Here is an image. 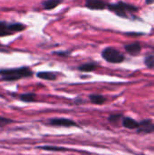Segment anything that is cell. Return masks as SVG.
Here are the masks:
<instances>
[{"label": "cell", "instance_id": "1", "mask_svg": "<svg viewBox=\"0 0 154 155\" xmlns=\"http://www.w3.org/2000/svg\"><path fill=\"white\" fill-rule=\"evenodd\" d=\"M34 72L28 66H21L15 68L0 69V80L5 82H15L24 78L33 76Z\"/></svg>", "mask_w": 154, "mask_h": 155}, {"label": "cell", "instance_id": "2", "mask_svg": "<svg viewBox=\"0 0 154 155\" xmlns=\"http://www.w3.org/2000/svg\"><path fill=\"white\" fill-rule=\"evenodd\" d=\"M107 8L120 17L127 19H137L134 14L138 12V7L133 5L119 1L114 4H109Z\"/></svg>", "mask_w": 154, "mask_h": 155}, {"label": "cell", "instance_id": "3", "mask_svg": "<svg viewBox=\"0 0 154 155\" xmlns=\"http://www.w3.org/2000/svg\"><path fill=\"white\" fill-rule=\"evenodd\" d=\"M26 29V25L19 22L0 21V37L13 35L16 33L23 32Z\"/></svg>", "mask_w": 154, "mask_h": 155}, {"label": "cell", "instance_id": "4", "mask_svg": "<svg viewBox=\"0 0 154 155\" xmlns=\"http://www.w3.org/2000/svg\"><path fill=\"white\" fill-rule=\"evenodd\" d=\"M103 58L111 64H120L125 60V55L113 47H106L102 52Z\"/></svg>", "mask_w": 154, "mask_h": 155}, {"label": "cell", "instance_id": "5", "mask_svg": "<svg viewBox=\"0 0 154 155\" xmlns=\"http://www.w3.org/2000/svg\"><path fill=\"white\" fill-rule=\"evenodd\" d=\"M47 124L54 127H78V124L74 121L66 118H53L47 122Z\"/></svg>", "mask_w": 154, "mask_h": 155}, {"label": "cell", "instance_id": "6", "mask_svg": "<svg viewBox=\"0 0 154 155\" xmlns=\"http://www.w3.org/2000/svg\"><path fill=\"white\" fill-rule=\"evenodd\" d=\"M136 131L141 134H149L154 133V123L151 119H144L140 122V126Z\"/></svg>", "mask_w": 154, "mask_h": 155}, {"label": "cell", "instance_id": "7", "mask_svg": "<svg viewBox=\"0 0 154 155\" xmlns=\"http://www.w3.org/2000/svg\"><path fill=\"white\" fill-rule=\"evenodd\" d=\"M108 5L105 0H85V7L90 10H103Z\"/></svg>", "mask_w": 154, "mask_h": 155}, {"label": "cell", "instance_id": "8", "mask_svg": "<svg viewBox=\"0 0 154 155\" xmlns=\"http://www.w3.org/2000/svg\"><path fill=\"white\" fill-rule=\"evenodd\" d=\"M124 49H125V51L129 54L135 56V55H138L141 53V51H142V45L139 42L131 43V44L125 45H124Z\"/></svg>", "mask_w": 154, "mask_h": 155}, {"label": "cell", "instance_id": "9", "mask_svg": "<svg viewBox=\"0 0 154 155\" xmlns=\"http://www.w3.org/2000/svg\"><path fill=\"white\" fill-rule=\"evenodd\" d=\"M122 124L126 129L137 130L140 126V122H137L131 117H123L122 121Z\"/></svg>", "mask_w": 154, "mask_h": 155}, {"label": "cell", "instance_id": "10", "mask_svg": "<svg viewBox=\"0 0 154 155\" xmlns=\"http://www.w3.org/2000/svg\"><path fill=\"white\" fill-rule=\"evenodd\" d=\"M62 3L63 0H44L42 2V6L44 10H52Z\"/></svg>", "mask_w": 154, "mask_h": 155}, {"label": "cell", "instance_id": "11", "mask_svg": "<svg viewBox=\"0 0 154 155\" xmlns=\"http://www.w3.org/2000/svg\"><path fill=\"white\" fill-rule=\"evenodd\" d=\"M98 66H99V64L96 62H88V63H84V64H81L78 67V70L81 72H93Z\"/></svg>", "mask_w": 154, "mask_h": 155}, {"label": "cell", "instance_id": "12", "mask_svg": "<svg viewBox=\"0 0 154 155\" xmlns=\"http://www.w3.org/2000/svg\"><path fill=\"white\" fill-rule=\"evenodd\" d=\"M36 76L40 79L46 81H55L57 78L56 74L54 72H38L36 74Z\"/></svg>", "mask_w": 154, "mask_h": 155}, {"label": "cell", "instance_id": "13", "mask_svg": "<svg viewBox=\"0 0 154 155\" xmlns=\"http://www.w3.org/2000/svg\"><path fill=\"white\" fill-rule=\"evenodd\" d=\"M89 99L92 104L96 105H102L106 103V97L102 94H91L89 96Z\"/></svg>", "mask_w": 154, "mask_h": 155}, {"label": "cell", "instance_id": "14", "mask_svg": "<svg viewBox=\"0 0 154 155\" xmlns=\"http://www.w3.org/2000/svg\"><path fill=\"white\" fill-rule=\"evenodd\" d=\"M19 100L25 103H33L36 101V94L34 93H25L18 96Z\"/></svg>", "mask_w": 154, "mask_h": 155}, {"label": "cell", "instance_id": "15", "mask_svg": "<svg viewBox=\"0 0 154 155\" xmlns=\"http://www.w3.org/2000/svg\"><path fill=\"white\" fill-rule=\"evenodd\" d=\"M123 117L124 116L122 114H111L108 117V121H109L110 124H112L113 125H115L116 126V125H118V124L120 122L123 121Z\"/></svg>", "mask_w": 154, "mask_h": 155}, {"label": "cell", "instance_id": "16", "mask_svg": "<svg viewBox=\"0 0 154 155\" xmlns=\"http://www.w3.org/2000/svg\"><path fill=\"white\" fill-rule=\"evenodd\" d=\"M38 149L44 150V151H49V152H66L68 149L64 147H60V146H53V145H44V146H38Z\"/></svg>", "mask_w": 154, "mask_h": 155}, {"label": "cell", "instance_id": "17", "mask_svg": "<svg viewBox=\"0 0 154 155\" xmlns=\"http://www.w3.org/2000/svg\"><path fill=\"white\" fill-rule=\"evenodd\" d=\"M144 64L149 69L154 70V54L146 56L144 59Z\"/></svg>", "mask_w": 154, "mask_h": 155}, {"label": "cell", "instance_id": "18", "mask_svg": "<svg viewBox=\"0 0 154 155\" xmlns=\"http://www.w3.org/2000/svg\"><path fill=\"white\" fill-rule=\"evenodd\" d=\"M14 121L12 119H9V118H6V117H4V116H0V127H5L10 124H12Z\"/></svg>", "mask_w": 154, "mask_h": 155}, {"label": "cell", "instance_id": "19", "mask_svg": "<svg viewBox=\"0 0 154 155\" xmlns=\"http://www.w3.org/2000/svg\"><path fill=\"white\" fill-rule=\"evenodd\" d=\"M70 52L69 51H64V52H62V51H59V52H54V54H55V55H58V56H63V57H66V56H68V55H70Z\"/></svg>", "mask_w": 154, "mask_h": 155}, {"label": "cell", "instance_id": "20", "mask_svg": "<svg viewBox=\"0 0 154 155\" xmlns=\"http://www.w3.org/2000/svg\"><path fill=\"white\" fill-rule=\"evenodd\" d=\"M126 35H143V34H141V33H127Z\"/></svg>", "mask_w": 154, "mask_h": 155}, {"label": "cell", "instance_id": "21", "mask_svg": "<svg viewBox=\"0 0 154 155\" xmlns=\"http://www.w3.org/2000/svg\"><path fill=\"white\" fill-rule=\"evenodd\" d=\"M146 4L147 5H152V4H154V0H145Z\"/></svg>", "mask_w": 154, "mask_h": 155}]
</instances>
